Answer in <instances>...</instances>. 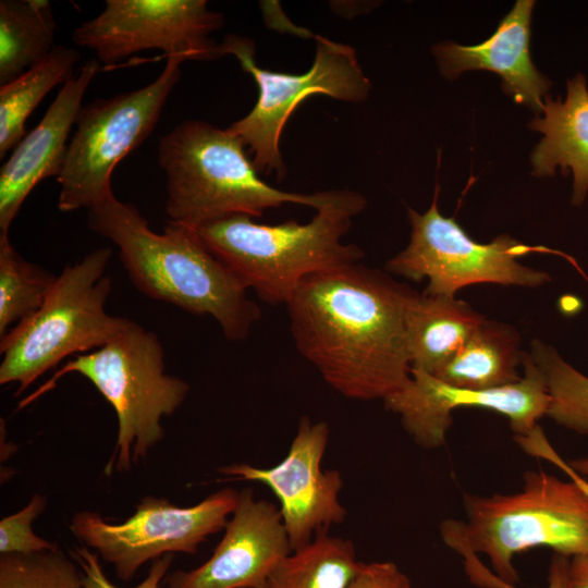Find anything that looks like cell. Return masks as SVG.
<instances>
[{"label":"cell","instance_id":"1","mask_svg":"<svg viewBox=\"0 0 588 588\" xmlns=\"http://www.w3.org/2000/svg\"><path fill=\"white\" fill-rule=\"evenodd\" d=\"M415 293L359 262L313 273L286 304L295 346L343 396L383 401L411 379L404 318Z\"/></svg>","mask_w":588,"mask_h":588},{"label":"cell","instance_id":"2","mask_svg":"<svg viewBox=\"0 0 588 588\" xmlns=\"http://www.w3.org/2000/svg\"><path fill=\"white\" fill-rule=\"evenodd\" d=\"M89 229L114 243L134 286L150 298L217 320L224 336L242 341L260 319L243 282L204 244L197 231L169 221L162 233L114 194L88 210Z\"/></svg>","mask_w":588,"mask_h":588},{"label":"cell","instance_id":"3","mask_svg":"<svg viewBox=\"0 0 588 588\" xmlns=\"http://www.w3.org/2000/svg\"><path fill=\"white\" fill-rule=\"evenodd\" d=\"M367 205L351 189H331L307 223H257L234 215L194 228L207 248L264 302L286 305L308 275L359 262L364 250L345 244L352 219Z\"/></svg>","mask_w":588,"mask_h":588},{"label":"cell","instance_id":"4","mask_svg":"<svg viewBox=\"0 0 588 588\" xmlns=\"http://www.w3.org/2000/svg\"><path fill=\"white\" fill-rule=\"evenodd\" d=\"M466 518L440 525L443 542L463 559L486 554L493 574L514 585L516 554L546 547L573 558L588 553V495L573 481L543 470L524 474L520 491L464 494Z\"/></svg>","mask_w":588,"mask_h":588},{"label":"cell","instance_id":"5","mask_svg":"<svg viewBox=\"0 0 588 588\" xmlns=\"http://www.w3.org/2000/svg\"><path fill=\"white\" fill-rule=\"evenodd\" d=\"M158 163L166 174L170 221L192 228L234 215L261 217L284 204L317 210L329 197V191L299 194L269 185L236 137L201 120H185L163 135Z\"/></svg>","mask_w":588,"mask_h":588},{"label":"cell","instance_id":"6","mask_svg":"<svg viewBox=\"0 0 588 588\" xmlns=\"http://www.w3.org/2000/svg\"><path fill=\"white\" fill-rule=\"evenodd\" d=\"M69 373L88 379L115 412L118 433L103 468L107 476L128 471L147 457L164 438L161 419L174 414L189 392L185 380L166 372L164 350L157 334L133 321L102 347L64 364L21 401L19 409L54 389Z\"/></svg>","mask_w":588,"mask_h":588},{"label":"cell","instance_id":"7","mask_svg":"<svg viewBox=\"0 0 588 588\" xmlns=\"http://www.w3.org/2000/svg\"><path fill=\"white\" fill-rule=\"evenodd\" d=\"M111 256L97 248L64 267L41 307L1 336L0 384L16 382L20 394L64 358L102 347L133 323L106 310Z\"/></svg>","mask_w":588,"mask_h":588},{"label":"cell","instance_id":"8","mask_svg":"<svg viewBox=\"0 0 588 588\" xmlns=\"http://www.w3.org/2000/svg\"><path fill=\"white\" fill-rule=\"evenodd\" d=\"M316 53L311 68L302 74L272 72L257 65L255 44L238 35H228L219 45L220 57L234 56L249 73L258 88L253 109L233 122L226 131L252 155L258 173L285 174L280 152L282 131L296 107L307 97L322 94L346 102H363L371 84L365 75L353 47L315 36Z\"/></svg>","mask_w":588,"mask_h":588},{"label":"cell","instance_id":"9","mask_svg":"<svg viewBox=\"0 0 588 588\" xmlns=\"http://www.w3.org/2000/svg\"><path fill=\"white\" fill-rule=\"evenodd\" d=\"M185 61L184 56L166 57L162 71L147 85L81 108L57 177L60 211L89 210L113 194L114 168L155 130Z\"/></svg>","mask_w":588,"mask_h":588},{"label":"cell","instance_id":"10","mask_svg":"<svg viewBox=\"0 0 588 588\" xmlns=\"http://www.w3.org/2000/svg\"><path fill=\"white\" fill-rule=\"evenodd\" d=\"M438 193L437 185L432 203L425 212L408 208L409 242L385 264L390 274L417 282L428 279L424 293L455 296L458 290L481 283L541 286L550 281V274L518 261L530 253L559 254L576 265L561 252L530 246L506 234L485 244L473 240L454 218L440 213Z\"/></svg>","mask_w":588,"mask_h":588},{"label":"cell","instance_id":"11","mask_svg":"<svg viewBox=\"0 0 588 588\" xmlns=\"http://www.w3.org/2000/svg\"><path fill=\"white\" fill-rule=\"evenodd\" d=\"M238 494L233 488H223L191 506L146 495L120 523L83 510L72 516L69 528L81 544L113 566L119 579L130 581L144 564L163 555L197 553L201 543L224 529Z\"/></svg>","mask_w":588,"mask_h":588},{"label":"cell","instance_id":"12","mask_svg":"<svg viewBox=\"0 0 588 588\" xmlns=\"http://www.w3.org/2000/svg\"><path fill=\"white\" fill-rule=\"evenodd\" d=\"M223 25L224 15L206 0H107L101 13L73 30L72 40L105 65L149 49L212 60L220 53L211 34Z\"/></svg>","mask_w":588,"mask_h":588},{"label":"cell","instance_id":"13","mask_svg":"<svg viewBox=\"0 0 588 588\" xmlns=\"http://www.w3.org/2000/svg\"><path fill=\"white\" fill-rule=\"evenodd\" d=\"M520 380L491 390H468L450 385L420 370L383 400L397 414L406 432L420 446L434 449L445 443L457 407H477L505 416L515 436H526L547 415L550 396L543 373L529 352L524 351Z\"/></svg>","mask_w":588,"mask_h":588},{"label":"cell","instance_id":"14","mask_svg":"<svg viewBox=\"0 0 588 588\" xmlns=\"http://www.w3.org/2000/svg\"><path fill=\"white\" fill-rule=\"evenodd\" d=\"M330 437L329 425L299 420L285 457L268 468L232 464L218 469L228 480H248L266 485L278 498L292 551L308 543L317 534L341 524L347 515L340 501L341 473L323 470L322 458Z\"/></svg>","mask_w":588,"mask_h":588},{"label":"cell","instance_id":"15","mask_svg":"<svg viewBox=\"0 0 588 588\" xmlns=\"http://www.w3.org/2000/svg\"><path fill=\"white\" fill-rule=\"evenodd\" d=\"M210 558L189 569L168 573L169 588H267L280 562L292 552L279 507L240 491L234 512Z\"/></svg>","mask_w":588,"mask_h":588},{"label":"cell","instance_id":"16","mask_svg":"<svg viewBox=\"0 0 588 588\" xmlns=\"http://www.w3.org/2000/svg\"><path fill=\"white\" fill-rule=\"evenodd\" d=\"M87 61L59 90L40 122L13 148L0 171V235L9 229L24 200L42 180L60 174L68 138L83 107L84 95L100 71Z\"/></svg>","mask_w":588,"mask_h":588},{"label":"cell","instance_id":"17","mask_svg":"<svg viewBox=\"0 0 588 588\" xmlns=\"http://www.w3.org/2000/svg\"><path fill=\"white\" fill-rule=\"evenodd\" d=\"M535 1L518 0L485 41L463 46L453 41L433 47L442 75L456 78L466 71L487 70L502 78L503 91L541 114L550 79L531 61L530 23Z\"/></svg>","mask_w":588,"mask_h":588},{"label":"cell","instance_id":"18","mask_svg":"<svg viewBox=\"0 0 588 588\" xmlns=\"http://www.w3.org/2000/svg\"><path fill=\"white\" fill-rule=\"evenodd\" d=\"M529 128L543 134L530 156L532 175L553 176L556 169L573 175V206H581L588 195V86L578 73L566 83L564 99L547 96L542 113Z\"/></svg>","mask_w":588,"mask_h":588},{"label":"cell","instance_id":"19","mask_svg":"<svg viewBox=\"0 0 588 588\" xmlns=\"http://www.w3.org/2000/svg\"><path fill=\"white\" fill-rule=\"evenodd\" d=\"M485 319L455 296L416 292L406 306L404 318L411 369L434 376Z\"/></svg>","mask_w":588,"mask_h":588},{"label":"cell","instance_id":"20","mask_svg":"<svg viewBox=\"0 0 588 588\" xmlns=\"http://www.w3.org/2000/svg\"><path fill=\"white\" fill-rule=\"evenodd\" d=\"M520 335L504 322L485 319L457 354L433 377L462 389L491 390L520 380Z\"/></svg>","mask_w":588,"mask_h":588},{"label":"cell","instance_id":"21","mask_svg":"<svg viewBox=\"0 0 588 588\" xmlns=\"http://www.w3.org/2000/svg\"><path fill=\"white\" fill-rule=\"evenodd\" d=\"M77 49L58 45L40 62L0 86V158L25 136V123L45 96L73 77Z\"/></svg>","mask_w":588,"mask_h":588},{"label":"cell","instance_id":"22","mask_svg":"<svg viewBox=\"0 0 588 588\" xmlns=\"http://www.w3.org/2000/svg\"><path fill=\"white\" fill-rule=\"evenodd\" d=\"M56 29L49 1H0V86L44 60L56 48Z\"/></svg>","mask_w":588,"mask_h":588},{"label":"cell","instance_id":"23","mask_svg":"<svg viewBox=\"0 0 588 588\" xmlns=\"http://www.w3.org/2000/svg\"><path fill=\"white\" fill-rule=\"evenodd\" d=\"M362 564L351 540L322 531L280 562L267 588H348Z\"/></svg>","mask_w":588,"mask_h":588},{"label":"cell","instance_id":"24","mask_svg":"<svg viewBox=\"0 0 588 588\" xmlns=\"http://www.w3.org/2000/svg\"><path fill=\"white\" fill-rule=\"evenodd\" d=\"M57 279L23 258L8 235H0V338L41 307Z\"/></svg>","mask_w":588,"mask_h":588},{"label":"cell","instance_id":"25","mask_svg":"<svg viewBox=\"0 0 588 588\" xmlns=\"http://www.w3.org/2000/svg\"><path fill=\"white\" fill-rule=\"evenodd\" d=\"M529 354L546 379L550 396L546 416L566 429L588 434V377L539 339L532 340Z\"/></svg>","mask_w":588,"mask_h":588},{"label":"cell","instance_id":"26","mask_svg":"<svg viewBox=\"0 0 588 588\" xmlns=\"http://www.w3.org/2000/svg\"><path fill=\"white\" fill-rule=\"evenodd\" d=\"M0 588H85L73 558L59 547L33 554H0Z\"/></svg>","mask_w":588,"mask_h":588},{"label":"cell","instance_id":"27","mask_svg":"<svg viewBox=\"0 0 588 588\" xmlns=\"http://www.w3.org/2000/svg\"><path fill=\"white\" fill-rule=\"evenodd\" d=\"M46 507L47 497L36 493L23 509L0 520V554H33L59 547L33 530L34 522Z\"/></svg>","mask_w":588,"mask_h":588},{"label":"cell","instance_id":"28","mask_svg":"<svg viewBox=\"0 0 588 588\" xmlns=\"http://www.w3.org/2000/svg\"><path fill=\"white\" fill-rule=\"evenodd\" d=\"M70 555L82 571L85 588H121L107 577L100 564V558L89 548L83 544L73 546ZM173 559V554H167L154 561L146 577L133 588H161Z\"/></svg>","mask_w":588,"mask_h":588},{"label":"cell","instance_id":"29","mask_svg":"<svg viewBox=\"0 0 588 588\" xmlns=\"http://www.w3.org/2000/svg\"><path fill=\"white\" fill-rule=\"evenodd\" d=\"M348 588H414L408 576L391 561L363 563Z\"/></svg>","mask_w":588,"mask_h":588},{"label":"cell","instance_id":"30","mask_svg":"<svg viewBox=\"0 0 588 588\" xmlns=\"http://www.w3.org/2000/svg\"><path fill=\"white\" fill-rule=\"evenodd\" d=\"M523 450L529 455L546 460L559 467L588 495V481L572 469L567 462L556 453L542 430H537L526 438Z\"/></svg>","mask_w":588,"mask_h":588},{"label":"cell","instance_id":"31","mask_svg":"<svg viewBox=\"0 0 588 588\" xmlns=\"http://www.w3.org/2000/svg\"><path fill=\"white\" fill-rule=\"evenodd\" d=\"M571 558L554 553L548 572L547 588H569L568 586V567ZM483 588H517V586L509 585L499 579L493 572H489L483 580Z\"/></svg>","mask_w":588,"mask_h":588},{"label":"cell","instance_id":"32","mask_svg":"<svg viewBox=\"0 0 588 588\" xmlns=\"http://www.w3.org/2000/svg\"><path fill=\"white\" fill-rule=\"evenodd\" d=\"M568 586L569 588H588V553L571 558Z\"/></svg>","mask_w":588,"mask_h":588},{"label":"cell","instance_id":"33","mask_svg":"<svg viewBox=\"0 0 588 588\" xmlns=\"http://www.w3.org/2000/svg\"><path fill=\"white\" fill-rule=\"evenodd\" d=\"M566 462L572 469L588 481V456Z\"/></svg>","mask_w":588,"mask_h":588},{"label":"cell","instance_id":"34","mask_svg":"<svg viewBox=\"0 0 588 588\" xmlns=\"http://www.w3.org/2000/svg\"><path fill=\"white\" fill-rule=\"evenodd\" d=\"M162 588H169V587L164 586V587H162Z\"/></svg>","mask_w":588,"mask_h":588}]
</instances>
